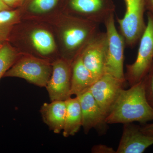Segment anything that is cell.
<instances>
[{
  "label": "cell",
  "mask_w": 153,
  "mask_h": 153,
  "mask_svg": "<svg viewBox=\"0 0 153 153\" xmlns=\"http://www.w3.org/2000/svg\"><path fill=\"white\" fill-rule=\"evenodd\" d=\"M153 120V109L148 103L145 92L144 79L123 89L105 118L107 124L132 123H146Z\"/></svg>",
  "instance_id": "cell-1"
},
{
  "label": "cell",
  "mask_w": 153,
  "mask_h": 153,
  "mask_svg": "<svg viewBox=\"0 0 153 153\" xmlns=\"http://www.w3.org/2000/svg\"><path fill=\"white\" fill-rule=\"evenodd\" d=\"M147 24L140 40L136 59L126 66V81L132 86L144 79L153 66V15L147 13Z\"/></svg>",
  "instance_id": "cell-2"
},
{
  "label": "cell",
  "mask_w": 153,
  "mask_h": 153,
  "mask_svg": "<svg viewBox=\"0 0 153 153\" xmlns=\"http://www.w3.org/2000/svg\"><path fill=\"white\" fill-rule=\"evenodd\" d=\"M126 6L123 18H117L121 35L126 45L132 48L140 41L146 25L144 20L146 10L145 0H123Z\"/></svg>",
  "instance_id": "cell-3"
},
{
  "label": "cell",
  "mask_w": 153,
  "mask_h": 153,
  "mask_svg": "<svg viewBox=\"0 0 153 153\" xmlns=\"http://www.w3.org/2000/svg\"><path fill=\"white\" fill-rule=\"evenodd\" d=\"M63 29V44L72 63L100 32L99 25L82 19L72 20Z\"/></svg>",
  "instance_id": "cell-4"
},
{
  "label": "cell",
  "mask_w": 153,
  "mask_h": 153,
  "mask_svg": "<svg viewBox=\"0 0 153 153\" xmlns=\"http://www.w3.org/2000/svg\"><path fill=\"white\" fill-rule=\"evenodd\" d=\"M107 45L105 64V73L120 79H125L124 72V60L125 41L116 27L114 15L104 23Z\"/></svg>",
  "instance_id": "cell-5"
},
{
  "label": "cell",
  "mask_w": 153,
  "mask_h": 153,
  "mask_svg": "<svg viewBox=\"0 0 153 153\" xmlns=\"http://www.w3.org/2000/svg\"><path fill=\"white\" fill-rule=\"evenodd\" d=\"M52 66L47 61L34 57H25L17 60L4 77L25 79L39 87H46L51 77Z\"/></svg>",
  "instance_id": "cell-6"
},
{
  "label": "cell",
  "mask_w": 153,
  "mask_h": 153,
  "mask_svg": "<svg viewBox=\"0 0 153 153\" xmlns=\"http://www.w3.org/2000/svg\"><path fill=\"white\" fill-rule=\"evenodd\" d=\"M67 6L83 20L99 25L114 15L116 8L113 0H68Z\"/></svg>",
  "instance_id": "cell-7"
},
{
  "label": "cell",
  "mask_w": 153,
  "mask_h": 153,
  "mask_svg": "<svg viewBox=\"0 0 153 153\" xmlns=\"http://www.w3.org/2000/svg\"><path fill=\"white\" fill-rule=\"evenodd\" d=\"M72 64L64 58L53 62L51 77L46 87L51 101H66L71 97Z\"/></svg>",
  "instance_id": "cell-8"
},
{
  "label": "cell",
  "mask_w": 153,
  "mask_h": 153,
  "mask_svg": "<svg viewBox=\"0 0 153 153\" xmlns=\"http://www.w3.org/2000/svg\"><path fill=\"white\" fill-rule=\"evenodd\" d=\"M126 81V79H118L105 73L89 88L91 93L106 116L123 89Z\"/></svg>",
  "instance_id": "cell-9"
},
{
  "label": "cell",
  "mask_w": 153,
  "mask_h": 153,
  "mask_svg": "<svg viewBox=\"0 0 153 153\" xmlns=\"http://www.w3.org/2000/svg\"><path fill=\"white\" fill-rule=\"evenodd\" d=\"M107 45L106 33L100 31L80 55L83 64L96 80L105 74Z\"/></svg>",
  "instance_id": "cell-10"
},
{
  "label": "cell",
  "mask_w": 153,
  "mask_h": 153,
  "mask_svg": "<svg viewBox=\"0 0 153 153\" xmlns=\"http://www.w3.org/2000/svg\"><path fill=\"white\" fill-rule=\"evenodd\" d=\"M124 124L122 135L117 153H142L153 145V137L145 134L139 126Z\"/></svg>",
  "instance_id": "cell-11"
},
{
  "label": "cell",
  "mask_w": 153,
  "mask_h": 153,
  "mask_svg": "<svg viewBox=\"0 0 153 153\" xmlns=\"http://www.w3.org/2000/svg\"><path fill=\"white\" fill-rule=\"evenodd\" d=\"M82 117V126L84 132L88 133L92 128L99 129L107 124L106 115L97 104L88 90L78 96Z\"/></svg>",
  "instance_id": "cell-12"
},
{
  "label": "cell",
  "mask_w": 153,
  "mask_h": 153,
  "mask_svg": "<svg viewBox=\"0 0 153 153\" xmlns=\"http://www.w3.org/2000/svg\"><path fill=\"white\" fill-rule=\"evenodd\" d=\"M66 111V101L54 100L44 103L40 111L43 121L50 129L59 134L64 128Z\"/></svg>",
  "instance_id": "cell-13"
},
{
  "label": "cell",
  "mask_w": 153,
  "mask_h": 153,
  "mask_svg": "<svg viewBox=\"0 0 153 153\" xmlns=\"http://www.w3.org/2000/svg\"><path fill=\"white\" fill-rule=\"evenodd\" d=\"M96 79L82 62L79 55L73 61L71 69V94L78 96L89 90Z\"/></svg>",
  "instance_id": "cell-14"
},
{
  "label": "cell",
  "mask_w": 153,
  "mask_h": 153,
  "mask_svg": "<svg viewBox=\"0 0 153 153\" xmlns=\"http://www.w3.org/2000/svg\"><path fill=\"white\" fill-rule=\"evenodd\" d=\"M66 111L65 123L63 130L64 137L75 135L82 126V113L78 99L68 98L66 100Z\"/></svg>",
  "instance_id": "cell-15"
},
{
  "label": "cell",
  "mask_w": 153,
  "mask_h": 153,
  "mask_svg": "<svg viewBox=\"0 0 153 153\" xmlns=\"http://www.w3.org/2000/svg\"><path fill=\"white\" fill-rule=\"evenodd\" d=\"M30 38L33 46L41 55H49L55 51L54 38L47 30L43 29L34 30L31 33Z\"/></svg>",
  "instance_id": "cell-16"
},
{
  "label": "cell",
  "mask_w": 153,
  "mask_h": 153,
  "mask_svg": "<svg viewBox=\"0 0 153 153\" xmlns=\"http://www.w3.org/2000/svg\"><path fill=\"white\" fill-rule=\"evenodd\" d=\"M17 51L7 42L0 47V79L18 60Z\"/></svg>",
  "instance_id": "cell-17"
},
{
  "label": "cell",
  "mask_w": 153,
  "mask_h": 153,
  "mask_svg": "<svg viewBox=\"0 0 153 153\" xmlns=\"http://www.w3.org/2000/svg\"><path fill=\"white\" fill-rule=\"evenodd\" d=\"M18 17L17 11L10 10L0 11V44L6 43L13 25Z\"/></svg>",
  "instance_id": "cell-18"
},
{
  "label": "cell",
  "mask_w": 153,
  "mask_h": 153,
  "mask_svg": "<svg viewBox=\"0 0 153 153\" xmlns=\"http://www.w3.org/2000/svg\"><path fill=\"white\" fill-rule=\"evenodd\" d=\"M58 0H33L30 4L31 12L42 13L52 10L56 5Z\"/></svg>",
  "instance_id": "cell-19"
},
{
  "label": "cell",
  "mask_w": 153,
  "mask_h": 153,
  "mask_svg": "<svg viewBox=\"0 0 153 153\" xmlns=\"http://www.w3.org/2000/svg\"><path fill=\"white\" fill-rule=\"evenodd\" d=\"M145 92L148 103L153 109V66L144 79Z\"/></svg>",
  "instance_id": "cell-20"
},
{
  "label": "cell",
  "mask_w": 153,
  "mask_h": 153,
  "mask_svg": "<svg viewBox=\"0 0 153 153\" xmlns=\"http://www.w3.org/2000/svg\"><path fill=\"white\" fill-rule=\"evenodd\" d=\"M92 152L102 153H116L112 148L108 147L105 145H96L94 146L92 149Z\"/></svg>",
  "instance_id": "cell-21"
},
{
  "label": "cell",
  "mask_w": 153,
  "mask_h": 153,
  "mask_svg": "<svg viewBox=\"0 0 153 153\" xmlns=\"http://www.w3.org/2000/svg\"><path fill=\"white\" fill-rule=\"evenodd\" d=\"M141 130L145 134L153 137V123L141 126Z\"/></svg>",
  "instance_id": "cell-22"
},
{
  "label": "cell",
  "mask_w": 153,
  "mask_h": 153,
  "mask_svg": "<svg viewBox=\"0 0 153 153\" xmlns=\"http://www.w3.org/2000/svg\"><path fill=\"white\" fill-rule=\"evenodd\" d=\"M3 2L10 8L16 7L20 5L24 1V0H2Z\"/></svg>",
  "instance_id": "cell-23"
},
{
  "label": "cell",
  "mask_w": 153,
  "mask_h": 153,
  "mask_svg": "<svg viewBox=\"0 0 153 153\" xmlns=\"http://www.w3.org/2000/svg\"><path fill=\"white\" fill-rule=\"evenodd\" d=\"M146 10L153 15V0H145Z\"/></svg>",
  "instance_id": "cell-24"
},
{
  "label": "cell",
  "mask_w": 153,
  "mask_h": 153,
  "mask_svg": "<svg viewBox=\"0 0 153 153\" xmlns=\"http://www.w3.org/2000/svg\"><path fill=\"white\" fill-rule=\"evenodd\" d=\"M8 6L6 5L2 0H0V11L4 10H10Z\"/></svg>",
  "instance_id": "cell-25"
},
{
  "label": "cell",
  "mask_w": 153,
  "mask_h": 153,
  "mask_svg": "<svg viewBox=\"0 0 153 153\" xmlns=\"http://www.w3.org/2000/svg\"><path fill=\"white\" fill-rule=\"evenodd\" d=\"M1 45H1V44H0V47H1Z\"/></svg>",
  "instance_id": "cell-26"
}]
</instances>
